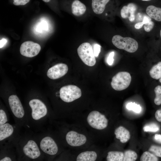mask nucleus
Returning a JSON list of instances; mask_svg holds the SVG:
<instances>
[{"label":"nucleus","instance_id":"nucleus-5","mask_svg":"<svg viewBox=\"0 0 161 161\" xmlns=\"http://www.w3.org/2000/svg\"><path fill=\"white\" fill-rule=\"evenodd\" d=\"M131 81L130 73L126 72H120L117 73L112 78L111 84L113 89L120 91L127 88Z\"/></svg>","mask_w":161,"mask_h":161},{"label":"nucleus","instance_id":"nucleus-18","mask_svg":"<svg viewBox=\"0 0 161 161\" xmlns=\"http://www.w3.org/2000/svg\"><path fill=\"white\" fill-rule=\"evenodd\" d=\"M13 132V127L8 123H5L0 126V141L10 136Z\"/></svg>","mask_w":161,"mask_h":161},{"label":"nucleus","instance_id":"nucleus-29","mask_svg":"<svg viewBox=\"0 0 161 161\" xmlns=\"http://www.w3.org/2000/svg\"><path fill=\"white\" fill-rule=\"evenodd\" d=\"M7 121V117L5 112L2 109L0 110V126L5 123Z\"/></svg>","mask_w":161,"mask_h":161},{"label":"nucleus","instance_id":"nucleus-21","mask_svg":"<svg viewBox=\"0 0 161 161\" xmlns=\"http://www.w3.org/2000/svg\"><path fill=\"white\" fill-rule=\"evenodd\" d=\"M123 153V161H134L137 159V154L133 151L127 150L125 151Z\"/></svg>","mask_w":161,"mask_h":161},{"label":"nucleus","instance_id":"nucleus-11","mask_svg":"<svg viewBox=\"0 0 161 161\" xmlns=\"http://www.w3.org/2000/svg\"><path fill=\"white\" fill-rule=\"evenodd\" d=\"M40 147L44 153L50 155H54L58 152V148L57 144L51 137H46L41 140Z\"/></svg>","mask_w":161,"mask_h":161},{"label":"nucleus","instance_id":"nucleus-36","mask_svg":"<svg viewBox=\"0 0 161 161\" xmlns=\"http://www.w3.org/2000/svg\"><path fill=\"white\" fill-rule=\"evenodd\" d=\"M144 24V23L143 21L138 22L135 24L134 27L136 29H139L141 28Z\"/></svg>","mask_w":161,"mask_h":161},{"label":"nucleus","instance_id":"nucleus-17","mask_svg":"<svg viewBox=\"0 0 161 161\" xmlns=\"http://www.w3.org/2000/svg\"><path fill=\"white\" fill-rule=\"evenodd\" d=\"M97 157V154L94 151H88L82 152L77 156V161H95Z\"/></svg>","mask_w":161,"mask_h":161},{"label":"nucleus","instance_id":"nucleus-42","mask_svg":"<svg viewBox=\"0 0 161 161\" xmlns=\"http://www.w3.org/2000/svg\"><path fill=\"white\" fill-rule=\"evenodd\" d=\"M141 0L143 1H150L151 0Z\"/></svg>","mask_w":161,"mask_h":161},{"label":"nucleus","instance_id":"nucleus-41","mask_svg":"<svg viewBox=\"0 0 161 161\" xmlns=\"http://www.w3.org/2000/svg\"><path fill=\"white\" fill-rule=\"evenodd\" d=\"M159 82H160V83H161V77H160V78L159 80Z\"/></svg>","mask_w":161,"mask_h":161},{"label":"nucleus","instance_id":"nucleus-6","mask_svg":"<svg viewBox=\"0 0 161 161\" xmlns=\"http://www.w3.org/2000/svg\"><path fill=\"white\" fill-rule=\"evenodd\" d=\"M29 104L32 109V116L34 119L38 120L47 114V107L41 100L32 99L30 101Z\"/></svg>","mask_w":161,"mask_h":161},{"label":"nucleus","instance_id":"nucleus-3","mask_svg":"<svg viewBox=\"0 0 161 161\" xmlns=\"http://www.w3.org/2000/svg\"><path fill=\"white\" fill-rule=\"evenodd\" d=\"M86 120L90 127L98 130L103 129L108 125V120L105 116L97 111L90 112L87 117Z\"/></svg>","mask_w":161,"mask_h":161},{"label":"nucleus","instance_id":"nucleus-32","mask_svg":"<svg viewBox=\"0 0 161 161\" xmlns=\"http://www.w3.org/2000/svg\"><path fill=\"white\" fill-rule=\"evenodd\" d=\"M30 0H13V3L16 6L24 5L28 3Z\"/></svg>","mask_w":161,"mask_h":161},{"label":"nucleus","instance_id":"nucleus-19","mask_svg":"<svg viewBox=\"0 0 161 161\" xmlns=\"http://www.w3.org/2000/svg\"><path fill=\"white\" fill-rule=\"evenodd\" d=\"M151 77L155 80H159L161 77V61L153 65L149 71Z\"/></svg>","mask_w":161,"mask_h":161},{"label":"nucleus","instance_id":"nucleus-22","mask_svg":"<svg viewBox=\"0 0 161 161\" xmlns=\"http://www.w3.org/2000/svg\"><path fill=\"white\" fill-rule=\"evenodd\" d=\"M140 160L141 161H157L158 159L157 156L153 154L146 151L142 154Z\"/></svg>","mask_w":161,"mask_h":161},{"label":"nucleus","instance_id":"nucleus-38","mask_svg":"<svg viewBox=\"0 0 161 161\" xmlns=\"http://www.w3.org/2000/svg\"><path fill=\"white\" fill-rule=\"evenodd\" d=\"M11 158L9 157H6L0 160V161H11Z\"/></svg>","mask_w":161,"mask_h":161},{"label":"nucleus","instance_id":"nucleus-23","mask_svg":"<svg viewBox=\"0 0 161 161\" xmlns=\"http://www.w3.org/2000/svg\"><path fill=\"white\" fill-rule=\"evenodd\" d=\"M155 97L154 100V103L159 106L161 104V85H158L154 89Z\"/></svg>","mask_w":161,"mask_h":161},{"label":"nucleus","instance_id":"nucleus-39","mask_svg":"<svg viewBox=\"0 0 161 161\" xmlns=\"http://www.w3.org/2000/svg\"><path fill=\"white\" fill-rule=\"evenodd\" d=\"M43 1H44V2L48 3L51 0H42Z\"/></svg>","mask_w":161,"mask_h":161},{"label":"nucleus","instance_id":"nucleus-31","mask_svg":"<svg viewBox=\"0 0 161 161\" xmlns=\"http://www.w3.org/2000/svg\"><path fill=\"white\" fill-rule=\"evenodd\" d=\"M101 48V46L97 44H94L93 49L95 57H97L98 56L100 52Z\"/></svg>","mask_w":161,"mask_h":161},{"label":"nucleus","instance_id":"nucleus-14","mask_svg":"<svg viewBox=\"0 0 161 161\" xmlns=\"http://www.w3.org/2000/svg\"><path fill=\"white\" fill-rule=\"evenodd\" d=\"M114 133L116 138L120 140V142L123 143L127 142L130 138L129 131L123 126H120L117 128Z\"/></svg>","mask_w":161,"mask_h":161},{"label":"nucleus","instance_id":"nucleus-12","mask_svg":"<svg viewBox=\"0 0 161 161\" xmlns=\"http://www.w3.org/2000/svg\"><path fill=\"white\" fill-rule=\"evenodd\" d=\"M23 151L26 156L32 159L38 157L41 154L37 144L32 140L28 141L23 147Z\"/></svg>","mask_w":161,"mask_h":161},{"label":"nucleus","instance_id":"nucleus-20","mask_svg":"<svg viewBox=\"0 0 161 161\" xmlns=\"http://www.w3.org/2000/svg\"><path fill=\"white\" fill-rule=\"evenodd\" d=\"M123 157L122 152L111 151L108 152L106 159L107 161H123Z\"/></svg>","mask_w":161,"mask_h":161},{"label":"nucleus","instance_id":"nucleus-33","mask_svg":"<svg viewBox=\"0 0 161 161\" xmlns=\"http://www.w3.org/2000/svg\"><path fill=\"white\" fill-rule=\"evenodd\" d=\"M114 54V52H112L109 54L107 57V61L108 64L109 65H112L114 61L113 58Z\"/></svg>","mask_w":161,"mask_h":161},{"label":"nucleus","instance_id":"nucleus-10","mask_svg":"<svg viewBox=\"0 0 161 161\" xmlns=\"http://www.w3.org/2000/svg\"><path fill=\"white\" fill-rule=\"evenodd\" d=\"M11 109L15 116L21 118L24 115V112L21 101L16 95H12L8 98Z\"/></svg>","mask_w":161,"mask_h":161},{"label":"nucleus","instance_id":"nucleus-7","mask_svg":"<svg viewBox=\"0 0 161 161\" xmlns=\"http://www.w3.org/2000/svg\"><path fill=\"white\" fill-rule=\"evenodd\" d=\"M41 49V47L39 44L28 41H25L21 44L20 51L22 55L32 58L37 55Z\"/></svg>","mask_w":161,"mask_h":161},{"label":"nucleus","instance_id":"nucleus-25","mask_svg":"<svg viewBox=\"0 0 161 161\" xmlns=\"http://www.w3.org/2000/svg\"><path fill=\"white\" fill-rule=\"evenodd\" d=\"M143 129L145 132H156L159 130V127L157 124L152 123L145 125Z\"/></svg>","mask_w":161,"mask_h":161},{"label":"nucleus","instance_id":"nucleus-26","mask_svg":"<svg viewBox=\"0 0 161 161\" xmlns=\"http://www.w3.org/2000/svg\"><path fill=\"white\" fill-rule=\"evenodd\" d=\"M128 5L130 10V13L129 19L130 21H133L135 19L134 13L137 9V7L136 4L132 3H129L128 4Z\"/></svg>","mask_w":161,"mask_h":161},{"label":"nucleus","instance_id":"nucleus-1","mask_svg":"<svg viewBox=\"0 0 161 161\" xmlns=\"http://www.w3.org/2000/svg\"><path fill=\"white\" fill-rule=\"evenodd\" d=\"M112 41L113 44L117 48L130 53L136 52L138 48L137 42L131 37H123L116 35L113 36Z\"/></svg>","mask_w":161,"mask_h":161},{"label":"nucleus","instance_id":"nucleus-30","mask_svg":"<svg viewBox=\"0 0 161 161\" xmlns=\"http://www.w3.org/2000/svg\"><path fill=\"white\" fill-rule=\"evenodd\" d=\"M154 26V23L151 20L144 24V29L145 31L149 32L153 29Z\"/></svg>","mask_w":161,"mask_h":161},{"label":"nucleus","instance_id":"nucleus-40","mask_svg":"<svg viewBox=\"0 0 161 161\" xmlns=\"http://www.w3.org/2000/svg\"><path fill=\"white\" fill-rule=\"evenodd\" d=\"M160 38L161 39V29H160Z\"/></svg>","mask_w":161,"mask_h":161},{"label":"nucleus","instance_id":"nucleus-8","mask_svg":"<svg viewBox=\"0 0 161 161\" xmlns=\"http://www.w3.org/2000/svg\"><path fill=\"white\" fill-rule=\"evenodd\" d=\"M67 143L72 147H78L84 144L87 141V138L83 134L74 131L68 132L66 136Z\"/></svg>","mask_w":161,"mask_h":161},{"label":"nucleus","instance_id":"nucleus-13","mask_svg":"<svg viewBox=\"0 0 161 161\" xmlns=\"http://www.w3.org/2000/svg\"><path fill=\"white\" fill-rule=\"evenodd\" d=\"M72 12L76 16H82L85 13L86 7V5L79 0H73L71 5Z\"/></svg>","mask_w":161,"mask_h":161},{"label":"nucleus","instance_id":"nucleus-4","mask_svg":"<svg viewBox=\"0 0 161 161\" xmlns=\"http://www.w3.org/2000/svg\"><path fill=\"white\" fill-rule=\"evenodd\" d=\"M82 92L77 86L69 85L62 87L60 90V97L64 102L70 103L80 98Z\"/></svg>","mask_w":161,"mask_h":161},{"label":"nucleus","instance_id":"nucleus-35","mask_svg":"<svg viewBox=\"0 0 161 161\" xmlns=\"http://www.w3.org/2000/svg\"><path fill=\"white\" fill-rule=\"evenodd\" d=\"M155 141L160 143H161V134H156L154 137Z\"/></svg>","mask_w":161,"mask_h":161},{"label":"nucleus","instance_id":"nucleus-24","mask_svg":"<svg viewBox=\"0 0 161 161\" xmlns=\"http://www.w3.org/2000/svg\"><path fill=\"white\" fill-rule=\"evenodd\" d=\"M126 108L129 110H132L137 113H140L141 110V107L140 105L135 103L134 102H130L127 104Z\"/></svg>","mask_w":161,"mask_h":161},{"label":"nucleus","instance_id":"nucleus-34","mask_svg":"<svg viewBox=\"0 0 161 161\" xmlns=\"http://www.w3.org/2000/svg\"><path fill=\"white\" fill-rule=\"evenodd\" d=\"M155 117L159 122H161V109L157 110L155 114Z\"/></svg>","mask_w":161,"mask_h":161},{"label":"nucleus","instance_id":"nucleus-2","mask_svg":"<svg viewBox=\"0 0 161 161\" xmlns=\"http://www.w3.org/2000/svg\"><path fill=\"white\" fill-rule=\"evenodd\" d=\"M77 52L84 64L90 66L95 65L96 60L93 48L89 43L84 42L80 44L77 49Z\"/></svg>","mask_w":161,"mask_h":161},{"label":"nucleus","instance_id":"nucleus-16","mask_svg":"<svg viewBox=\"0 0 161 161\" xmlns=\"http://www.w3.org/2000/svg\"><path fill=\"white\" fill-rule=\"evenodd\" d=\"M146 12L151 18L158 22H161V7L150 5L147 7Z\"/></svg>","mask_w":161,"mask_h":161},{"label":"nucleus","instance_id":"nucleus-28","mask_svg":"<svg viewBox=\"0 0 161 161\" xmlns=\"http://www.w3.org/2000/svg\"><path fill=\"white\" fill-rule=\"evenodd\" d=\"M149 150L156 156L161 157V146L152 145Z\"/></svg>","mask_w":161,"mask_h":161},{"label":"nucleus","instance_id":"nucleus-27","mask_svg":"<svg viewBox=\"0 0 161 161\" xmlns=\"http://www.w3.org/2000/svg\"><path fill=\"white\" fill-rule=\"evenodd\" d=\"M130 13V10L128 5L123 6L120 11V15L121 17L124 18L129 17Z\"/></svg>","mask_w":161,"mask_h":161},{"label":"nucleus","instance_id":"nucleus-9","mask_svg":"<svg viewBox=\"0 0 161 161\" xmlns=\"http://www.w3.org/2000/svg\"><path fill=\"white\" fill-rule=\"evenodd\" d=\"M68 70L66 64L63 63L58 64L49 69L47 72V75L51 79H58L67 73Z\"/></svg>","mask_w":161,"mask_h":161},{"label":"nucleus","instance_id":"nucleus-37","mask_svg":"<svg viewBox=\"0 0 161 161\" xmlns=\"http://www.w3.org/2000/svg\"><path fill=\"white\" fill-rule=\"evenodd\" d=\"M7 42V40L4 38L1 40L0 41V48H1L3 47L6 44Z\"/></svg>","mask_w":161,"mask_h":161},{"label":"nucleus","instance_id":"nucleus-15","mask_svg":"<svg viewBox=\"0 0 161 161\" xmlns=\"http://www.w3.org/2000/svg\"><path fill=\"white\" fill-rule=\"evenodd\" d=\"M110 0H92V7L94 13L97 14L102 13Z\"/></svg>","mask_w":161,"mask_h":161}]
</instances>
